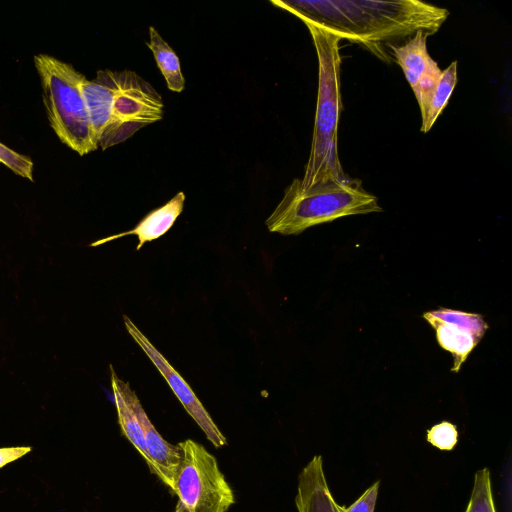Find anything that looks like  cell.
Returning a JSON list of instances; mask_svg holds the SVG:
<instances>
[{"label": "cell", "mask_w": 512, "mask_h": 512, "mask_svg": "<svg viewBox=\"0 0 512 512\" xmlns=\"http://www.w3.org/2000/svg\"><path fill=\"white\" fill-rule=\"evenodd\" d=\"M271 3L303 23L319 27L340 40L363 45L381 58L384 55L382 43L414 35L420 30L433 35L449 15L448 10L419 0H271Z\"/></svg>", "instance_id": "1"}, {"label": "cell", "mask_w": 512, "mask_h": 512, "mask_svg": "<svg viewBox=\"0 0 512 512\" xmlns=\"http://www.w3.org/2000/svg\"><path fill=\"white\" fill-rule=\"evenodd\" d=\"M318 58V94L310 155L301 179L303 188L325 181H344L339 161L337 131L342 101L340 92V39L310 23H304Z\"/></svg>", "instance_id": "2"}, {"label": "cell", "mask_w": 512, "mask_h": 512, "mask_svg": "<svg viewBox=\"0 0 512 512\" xmlns=\"http://www.w3.org/2000/svg\"><path fill=\"white\" fill-rule=\"evenodd\" d=\"M378 199L359 182L325 181L303 188L295 178L265 224L270 232L298 235L319 224L338 218L381 212Z\"/></svg>", "instance_id": "3"}, {"label": "cell", "mask_w": 512, "mask_h": 512, "mask_svg": "<svg viewBox=\"0 0 512 512\" xmlns=\"http://www.w3.org/2000/svg\"><path fill=\"white\" fill-rule=\"evenodd\" d=\"M43 102L51 128L66 146L80 156L95 151L99 143L89 123L81 85L85 78L71 64L52 56L34 57Z\"/></svg>", "instance_id": "4"}, {"label": "cell", "mask_w": 512, "mask_h": 512, "mask_svg": "<svg viewBox=\"0 0 512 512\" xmlns=\"http://www.w3.org/2000/svg\"><path fill=\"white\" fill-rule=\"evenodd\" d=\"M177 445L181 460L171 490L178 498L174 512H227L235 497L215 456L192 439Z\"/></svg>", "instance_id": "5"}, {"label": "cell", "mask_w": 512, "mask_h": 512, "mask_svg": "<svg viewBox=\"0 0 512 512\" xmlns=\"http://www.w3.org/2000/svg\"><path fill=\"white\" fill-rule=\"evenodd\" d=\"M113 89L109 126L99 142L104 150L163 118L164 103L150 83L133 71L106 70Z\"/></svg>", "instance_id": "6"}, {"label": "cell", "mask_w": 512, "mask_h": 512, "mask_svg": "<svg viewBox=\"0 0 512 512\" xmlns=\"http://www.w3.org/2000/svg\"><path fill=\"white\" fill-rule=\"evenodd\" d=\"M124 324L129 335L144 351L154 366L159 370L160 374L169 384L171 390L185 408L186 412L198 424L206 435L207 439L216 448H220L227 444L225 436L213 421L203 404L200 402L196 394L193 392L188 383L182 376L171 366L166 358L157 350V348L148 340V338L137 328L132 320L124 315Z\"/></svg>", "instance_id": "7"}, {"label": "cell", "mask_w": 512, "mask_h": 512, "mask_svg": "<svg viewBox=\"0 0 512 512\" xmlns=\"http://www.w3.org/2000/svg\"><path fill=\"white\" fill-rule=\"evenodd\" d=\"M423 318L434 328L439 345L452 354L451 371L456 373L488 329L482 315L448 308L426 312Z\"/></svg>", "instance_id": "8"}, {"label": "cell", "mask_w": 512, "mask_h": 512, "mask_svg": "<svg viewBox=\"0 0 512 512\" xmlns=\"http://www.w3.org/2000/svg\"><path fill=\"white\" fill-rule=\"evenodd\" d=\"M128 396L143 430L148 467L172 490L180 465L181 450L178 445L170 444L159 434L131 387L128 388Z\"/></svg>", "instance_id": "9"}, {"label": "cell", "mask_w": 512, "mask_h": 512, "mask_svg": "<svg viewBox=\"0 0 512 512\" xmlns=\"http://www.w3.org/2000/svg\"><path fill=\"white\" fill-rule=\"evenodd\" d=\"M295 505L298 512H343L328 487L321 455H315L301 470Z\"/></svg>", "instance_id": "10"}, {"label": "cell", "mask_w": 512, "mask_h": 512, "mask_svg": "<svg viewBox=\"0 0 512 512\" xmlns=\"http://www.w3.org/2000/svg\"><path fill=\"white\" fill-rule=\"evenodd\" d=\"M184 201L185 194L180 191L167 203L146 214L133 229L100 239L91 246L104 244L127 235H136L138 238L136 250H140L146 242L160 238L173 226L183 211Z\"/></svg>", "instance_id": "11"}, {"label": "cell", "mask_w": 512, "mask_h": 512, "mask_svg": "<svg viewBox=\"0 0 512 512\" xmlns=\"http://www.w3.org/2000/svg\"><path fill=\"white\" fill-rule=\"evenodd\" d=\"M427 37L428 35L420 30L405 44L391 47L413 92L426 75L439 67L427 51Z\"/></svg>", "instance_id": "12"}, {"label": "cell", "mask_w": 512, "mask_h": 512, "mask_svg": "<svg viewBox=\"0 0 512 512\" xmlns=\"http://www.w3.org/2000/svg\"><path fill=\"white\" fill-rule=\"evenodd\" d=\"M110 369L114 403L122 434L136 448L145 461H147L143 430L128 396L129 383L119 379L112 365Z\"/></svg>", "instance_id": "13"}, {"label": "cell", "mask_w": 512, "mask_h": 512, "mask_svg": "<svg viewBox=\"0 0 512 512\" xmlns=\"http://www.w3.org/2000/svg\"><path fill=\"white\" fill-rule=\"evenodd\" d=\"M146 45L152 51L168 89L173 92H182L185 87V78L179 58L153 26L149 27V42H146Z\"/></svg>", "instance_id": "14"}, {"label": "cell", "mask_w": 512, "mask_h": 512, "mask_svg": "<svg viewBox=\"0 0 512 512\" xmlns=\"http://www.w3.org/2000/svg\"><path fill=\"white\" fill-rule=\"evenodd\" d=\"M457 83V61L442 71L437 88L432 96L426 117L422 120L421 131L428 132L447 105Z\"/></svg>", "instance_id": "15"}, {"label": "cell", "mask_w": 512, "mask_h": 512, "mask_svg": "<svg viewBox=\"0 0 512 512\" xmlns=\"http://www.w3.org/2000/svg\"><path fill=\"white\" fill-rule=\"evenodd\" d=\"M465 512H496L490 472L487 467L475 473L472 493Z\"/></svg>", "instance_id": "16"}, {"label": "cell", "mask_w": 512, "mask_h": 512, "mask_svg": "<svg viewBox=\"0 0 512 512\" xmlns=\"http://www.w3.org/2000/svg\"><path fill=\"white\" fill-rule=\"evenodd\" d=\"M427 441L440 450H452L458 442V431L454 424L443 421L427 430Z\"/></svg>", "instance_id": "17"}, {"label": "cell", "mask_w": 512, "mask_h": 512, "mask_svg": "<svg viewBox=\"0 0 512 512\" xmlns=\"http://www.w3.org/2000/svg\"><path fill=\"white\" fill-rule=\"evenodd\" d=\"M0 163L10 168L14 173L21 177L33 181V162L32 160L15 152L0 142Z\"/></svg>", "instance_id": "18"}, {"label": "cell", "mask_w": 512, "mask_h": 512, "mask_svg": "<svg viewBox=\"0 0 512 512\" xmlns=\"http://www.w3.org/2000/svg\"><path fill=\"white\" fill-rule=\"evenodd\" d=\"M379 485L380 481L377 480L349 507L341 506L343 512H374Z\"/></svg>", "instance_id": "19"}, {"label": "cell", "mask_w": 512, "mask_h": 512, "mask_svg": "<svg viewBox=\"0 0 512 512\" xmlns=\"http://www.w3.org/2000/svg\"><path fill=\"white\" fill-rule=\"evenodd\" d=\"M32 450L30 446L0 448V468L25 456Z\"/></svg>", "instance_id": "20"}]
</instances>
